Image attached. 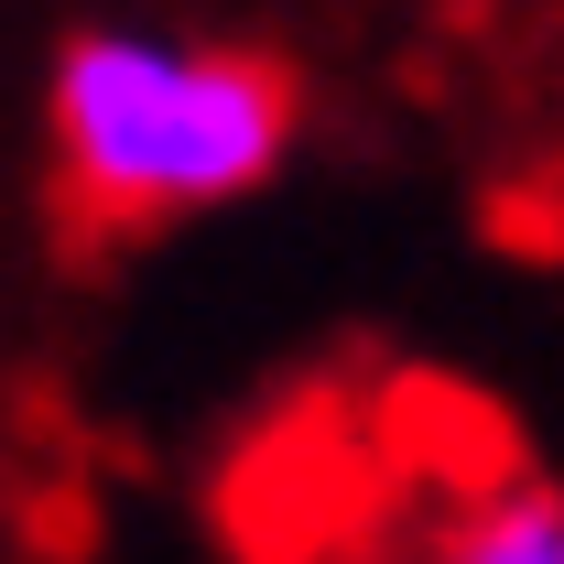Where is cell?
<instances>
[{
  "label": "cell",
  "mask_w": 564,
  "mask_h": 564,
  "mask_svg": "<svg viewBox=\"0 0 564 564\" xmlns=\"http://www.w3.org/2000/svg\"><path fill=\"white\" fill-rule=\"evenodd\" d=\"M304 131L293 66L261 44L87 22L44 76V152L87 228H174L261 196Z\"/></svg>",
  "instance_id": "cell-1"
},
{
  "label": "cell",
  "mask_w": 564,
  "mask_h": 564,
  "mask_svg": "<svg viewBox=\"0 0 564 564\" xmlns=\"http://www.w3.org/2000/svg\"><path fill=\"white\" fill-rule=\"evenodd\" d=\"M272 499V564H564V478L456 402L337 423L326 467H282Z\"/></svg>",
  "instance_id": "cell-2"
}]
</instances>
